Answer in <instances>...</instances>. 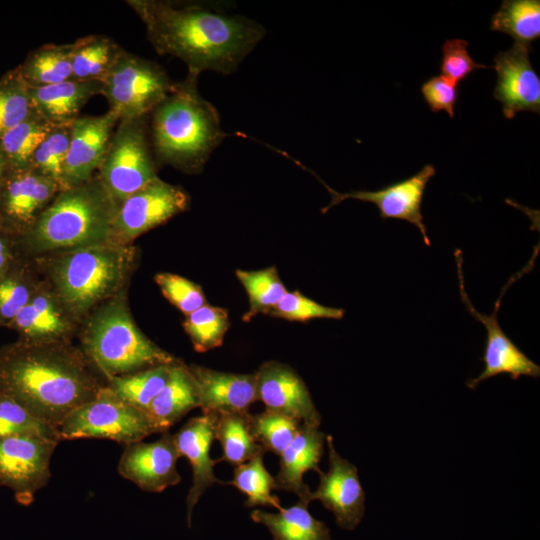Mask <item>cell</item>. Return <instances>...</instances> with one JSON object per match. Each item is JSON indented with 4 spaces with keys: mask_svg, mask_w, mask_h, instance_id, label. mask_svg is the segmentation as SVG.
I'll use <instances>...</instances> for the list:
<instances>
[{
    "mask_svg": "<svg viewBox=\"0 0 540 540\" xmlns=\"http://www.w3.org/2000/svg\"><path fill=\"white\" fill-rule=\"evenodd\" d=\"M146 27L160 55L183 61L188 74L203 71L229 75L265 35L264 27L242 15H231L201 2L127 0Z\"/></svg>",
    "mask_w": 540,
    "mask_h": 540,
    "instance_id": "cell-1",
    "label": "cell"
},
{
    "mask_svg": "<svg viewBox=\"0 0 540 540\" xmlns=\"http://www.w3.org/2000/svg\"><path fill=\"white\" fill-rule=\"evenodd\" d=\"M104 385L82 350L68 341L18 339L0 348V396L57 429Z\"/></svg>",
    "mask_w": 540,
    "mask_h": 540,
    "instance_id": "cell-2",
    "label": "cell"
},
{
    "mask_svg": "<svg viewBox=\"0 0 540 540\" xmlns=\"http://www.w3.org/2000/svg\"><path fill=\"white\" fill-rule=\"evenodd\" d=\"M155 161L186 174L203 171L212 152L230 136L221 128L217 109L198 91V76L175 84L149 114Z\"/></svg>",
    "mask_w": 540,
    "mask_h": 540,
    "instance_id": "cell-3",
    "label": "cell"
},
{
    "mask_svg": "<svg viewBox=\"0 0 540 540\" xmlns=\"http://www.w3.org/2000/svg\"><path fill=\"white\" fill-rule=\"evenodd\" d=\"M119 208L98 175L60 190L32 226L15 242L17 257L54 253L114 242Z\"/></svg>",
    "mask_w": 540,
    "mask_h": 540,
    "instance_id": "cell-4",
    "label": "cell"
},
{
    "mask_svg": "<svg viewBox=\"0 0 540 540\" xmlns=\"http://www.w3.org/2000/svg\"><path fill=\"white\" fill-rule=\"evenodd\" d=\"M135 255L117 242L54 252L47 260L52 291L75 321L82 319L124 290Z\"/></svg>",
    "mask_w": 540,
    "mask_h": 540,
    "instance_id": "cell-5",
    "label": "cell"
},
{
    "mask_svg": "<svg viewBox=\"0 0 540 540\" xmlns=\"http://www.w3.org/2000/svg\"><path fill=\"white\" fill-rule=\"evenodd\" d=\"M124 293L90 313L80 336L84 356L106 380L178 360L137 327Z\"/></svg>",
    "mask_w": 540,
    "mask_h": 540,
    "instance_id": "cell-6",
    "label": "cell"
},
{
    "mask_svg": "<svg viewBox=\"0 0 540 540\" xmlns=\"http://www.w3.org/2000/svg\"><path fill=\"white\" fill-rule=\"evenodd\" d=\"M158 166L154 158L149 115L119 120L108 150L98 169L101 182L120 205L156 178Z\"/></svg>",
    "mask_w": 540,
    "mask_h": 540,
    "instance_id": "cell-7",
    "label": "cell"
},
{
    "mask_svg": "<svg viewBox=\"0 0 540 540\" xmlns=\"http://www.w3.org/2000/svg\"><path fill=\"white\" fill-rule=\"evenodd\" d=\"M175 84L158 63L123 51L101 81V93L119 120L147 116Z\"/></svg>",
    "mask_w": 540,
    "mask_h": 540,
    "instance_id": "cell-8",
    "label": "cell"
},
{
    "mask_svg": "<svg viewBox=\"0 0 540 540\" xmlns=\"http://www.w3.org/2000/svg\"><path fill=\"white\" fill-rule=\"evenodd\" d=\"M61 440L107 439L124 446L156 433L146 413L126 403L106 385L71 412L58 428Z\"/></svg>",
    "mask_w": 540,
    "mask_h": 540,
    "instance_id": "cell-9",
    "label": "cell"
},
{
    "mask_svg": "<svg viewBox=\"0 0 540 540\" xmlns=\"http://www.w3.org/2000/svg\"><path fill=\"white\" fill-rule=\"evenodd\" d=\"M539 246L535 247V252L530 262L517 274L512 276L508 283L503 287L492 314H484L476 310L471 303L469 296L464 287V277L462 273V253L457 249L454 253L457 263L458 279L460 296L467 311L479 322H481L487 331L485 350L481 360L485 367L482 373L476 378L469 379L466 385L470 389H475L482 381L499 374H509L510 378L517 380L521 376H530L537 378L540 376V367L527 357L505 334L498 322L497 314L501 304V299L505 291L519 279L523 274L533 268L534 259L538 254Z\"/></svg>",
    "mask_w": 540,
    "mask_h": 540,
    "instance_id": "cell-10",
    "label": "cell"
},
{
    "mask_svg": "<svg viewBox=\"0 0 540 540\" xmlns=\"http://www.w3.org/2000/svg\"><path fill=\"white\" fill-rule=\"evenodd\" d=\"M59 441L36 433L0 438V486L29 506L50 478V462Z\"/></svg>",
    "mask_w": 540,
    "mask_h": 540,
    "instance_id": "cell-11",
    "label": "cell"
},
{
    "mask_svg": "<svg viewBox=\"0 0 540 540\" xmlns=\"http://www.w3.org/2000/svg\"><path fill=\"white\" fill-rule=\"evenodd\" d=\"M190 198L186 191L159 177L127 197L114 220L113 239L130 244L141 234L186 211Z\"/></svg>",
    "mask_w": 540,
    "mask_h": 540,
    "instance_id": "cell-12",
    "label": "cell"
},
{
    "mask_svg": "<svg viewBox=\"0 0 540 540\" xmlns=\"http://www.w3.org/2000/svg\"><path fill=\"white\" fill-rule=\"evenodd\" d=\"M281 154L313 174L331 194V201L329 205L322 209V213H326L331 207L346 199L370 202L378 207L382 219H401L415 225L419 229L424 243L427 246H430L431 242L427 235V228L421 213V204L426 185L435 175V168L433 165L427 164L415 175L376 191L360 190L339 193L325 184L323 180L302 163L291 158L285 152H281Z\"/></svg>",
    "mask_w": 540,
    "mask_h": 540,
    "instance_id": "cell-13",
    "label": "cell"
},
{
    "mask_svg": "<svg viewBox=\"0 0 540 540\" xmlns=\"http://www.w3.org/2000/svg\"><path fill=\"white\" fill-rule=\"evenodd\" d=\"M59 191L57 182L33 170L11 172L0 189V228L16 242Z\"/></svg>",
    "mask_w": 540,
    "mask_h": 540,
    "instance_id": "cell-14",
    "label": "cell"
},
{
    "mask_svg": "<svg viewBox=\"0 0 540 540\" xmlns=\"http://www.w3.org/2000/svg\"><path fill=\"white\" fill-rule=\"evenodd\" d=\"M118 116H79L70 125V143L60 180V190L80 185L98 171L108 150Z\"/></svg>",
    "mask_w": 540,
    "mask_h": 540,
    "instance_id": "cell-15",
    "label": "cell"
},
{
    "mask_svg": "<svg viewBox=\"0 0 540 540\" xmlns=\"http://www.w3.org/2000/svg\"><path fill=\"white\" fill-rule=\"evenodd\" d=\"M329 468L318 472L319 484L310 494V500H319L331 511L337 525L353 530L362 520L365 511V493L354 464L342 458L334 448L333 438L326 435Z\"/></svg>",
    "mask_w": 540,
    "mask_h": 540,
    "instance_id": "cell-16",
    "label": "cell"
},
{
    "mask_svg": "<svg viewBox=\"0 0 540 540\" xmlns=\"http://www.w3.org/2000/svg\"><path fill=\"white\" fill-rule=\"evenodd\" d=\"M177 452L169 431L154 442H135L124 446L118 473L141 490L160 493L181 481L177 471Z\"/></svg>",
    "mask_w": 540,
    "mask_h": 540,
    "instance_id": "cell-17",
    "label": "cell"
},
{
    "mask_svg": "<svg viewBox=\"0 0 540 540\" xmlns=\"http://www.w3.org/2000/svg\"><path fill=\"white\" fill-rule=\"evenodd\" d=\"M530 44L517 43L494 58L497 81L493 96L502 103L505 118L512 119L518 112L540 113V78L529 54Z\"/></svg>",
    "mask_w": 540,
    "mask_h": 540,
    "instance_id": "cell-18",
    "label": "cell"
},
{
    "mask_svg": "<svg viewBox=\"0 0 540 540\" xmlns=\"http://www.w3.org/2000/svg\"><path fill=\"white\" fill-rule=\"evenodd\" d=\"M258 400L267 409L318 428L321 415L299 374L289 365L267 361L255 372Z\"/></svg>",
    "mask_w": 540,
    "mask_h": 540,
    "instance_id": "cell-19",
    "label": "cell"
},
{
    "mask_svg": "<svg viewBox=\"0 0 540 540\" xmlns=\"http://www.w3.org/2000/svg\"><path fill=\"white\" fill-rule=\"evenodd\" d=\"M216 417L213 414L192 417L173 434L179 457H186L192 469V484L186 497L188 528H191L193 509L202 495L215 483L223 484L214 474L216 460L210 457Z\"/></svg>",
    "mask_w": 540,
    "mask_h": 540,
    "instance_id": "cell-20",
    "label": "cell"
},
{
    "mask_svg": "<svg viewBox=\"0 0 540 540\" xmlns=\"http://www.w3.org/2000/svg\"><path fill=\"white\" fill-rule=\"evenodd\" d=\"M188 367L197 385L202 414L246 413L258 400L255 373L222 372L199 365Z\"/></svg>",
    "mask_w": 540,
    "mask_h": 540,
    "instance_id": "cell-21",
    "label": "cell"
},
{
    "mask_svg": "<svg viewBox=\"0 0 540 540\" xmlns=\"http://www.w3.org/2000/svg\"><path fill=\"white\" fill-rule=\"evenodd\" d=\"M75 320L64 309L53 291L37 286L29 302L7 327L19 339L32 342L68 341Z\"/></svg>",
    "mask_w": 540,
    "mask_h": 540,
    "instance_id": "cell-22",
    "label": "cell"
},
{
    "mask_svg": "<svg viewBox=\"0 0 540 540\" xmlns=\"http://www.w3.org/2000/svg\"><path fill=\"white\" fill-rule=\"evenodd\" d=\"M326 434L318 428L301 425L300 430L279 455V471L276 474V490L294 493L298 499L311 502V491L303 481L309 470L320 472V460L324 453Z\"/></svg>",
    "mask_w": 540,
    "mask_h": 540,
    "instance_id": "cell-23",
    "label": "cell"
},
{
    "mask_svg": "<svg viewBox=\"0 0 540 540\" xmlns=\"http://www.w3.org/2000/svg\"><path fill=\"white\" fill-rule=\"evenodd\" d=\"M29 88V87H28ZM101 93V82L69 80L39 88H29L35 114L52 127L69 126L93 96Z\"/></svg>",
    "mask_w": 540,
    "mask_h": 540,
    "instance_id": "cell-24",
    "label": "cell"
},
{
    "mask_svg": "<svg viewBox=\"0 0 540 540\" xmlns=\"http://www.w3.org/2000/svg\"><path fill=\"white\" fill-rule=\"evenodd\" d=\"M198 407L199 394L196 382L188 365L178 359L171 367L166 384L145 413L156 433H164L188 412Z\"/></svg>",
    "mask_w": 540,
    "mask_h": 540,
    "instance_id": "cell-25",
    "label": "cell"
},
{
    "mask_svg": "<svg viewBox=\"0 0 540 540\" xmlns=\"http://www.w3.org/2000/svg\"><path fill=\"white\" fill-rule=\"evenodd\" d=\"M308 501L282 508L278 513L254 510L251 519L264 525L274 540H332L326 524L308 511Z\"/></svg>",
    "mask_w": 540,
    "mask_h": 540,
    "instance_id": "cell-26",
    "label": "cell"
},
{
    "mask_svg": "<svg viewBox=\"0 0 540 540\" xmlns=\"http://www.w3.org/2000/svg\"><path fill=\"white\" fill-rule=\"evenodd\" d=\"M29 88L75 80L71 67V43H49L31 51L17 66Z\"/></svg>",
    "mask_w": 540,
    "mask_h": 540,
    "instance_id": "cell-27",
    "label": "cell"
},
{
    "mask_svg": "<svg viewBox=\"0 0 540 540\" xmlns=\"http://www.w3.org/2000/svg\"><path fill=\"white\" fill-rule=\"evenodd\" d=\"M124 49L104 35H88L71 43V67L75 80L101 82Z\"/></svg>",
    "mask_w": 540,
    "mask_h": 540,
    "instance_id": "cell-28",
    "label": "cell"
},
{
    "mask_svg": "<svg viewBox=\"0 0 540 540\" xmlns=\"http://www.w3.org/2000/svg\"><path fill=\"white\" fill-rule=\"evenodd\" d=\"M250 413L230 412L218 414L215 421L214 436L223 454L216 460L231 466H238L265 450L253 438L250 428Z\"/></svg>",
    "mask_w": 540,
    "mask_h": 540,
    "instance_id": "cell-29",
    "label": "cell"
},
{
    "mask_svg": "<svg viewBox=\"0 0 540 540\" xmlns=\"http://www.w3.org/2000/svg\"><path fill=\"white\" fill-rule=\"evenodd\" d=\"M173 364L115 376L106 380L105 385L121 400L145 412L166 384Z\"/></svg>",
    "mask_w": 540,
    "mask_h": 540,
    "instance_id": "cell-30",
    "label": "cell"
},
{
    "mask_svg": "<svg viewBox=\"0 0 540 540\" xmlns=\"http://www.w3.org/2000/svg\"><path fill=\"white\" fill-rule=\"evenodd\" d=\"M52 128L33 114L0 138V148L11 172L31 170L33 154Z\"/></svg>",
    "mask_w": 540,
    "mask_h": 540,
    "instance_id": "cell-31",
    "label": "cell"
},
{
    "mask_svg": "<svg viewBox=\"0 0 540 540\" xmlns=\"http://www.w3.org/2000/svg\"><path fill=\"white\" fill-rule=\"evenodd\" d=\"M490 29L510 35L517 43L530 44L540 37V1L504 0L491 18Z\"/></svg>",
    "mask_w": 540,
    "mask_h": 540,
    "instance_id": "cell-32",
    "label": "cell"
},
{
    "mask_svg": "<svg viewBox=\"0 0 540 540\" xmlns=\"http://www.w3.org/2000/svg\"><path fill=\"white\" fill-rule=\"evenodd\" d=\"M260 453L250 460L234 467L233 479L223 484L232 485L247 495L244 505L248 508L255 506L282 509L278 497L272 495L276 490L275 478L267 471Z\"/></svg>",
    "mask_w": 540,
    "mask_h": 540,
    "instance_id": "cell-33",
    "label": "cell"
},
{
    "mask_svg": "<svg viewBox=\"0 0 540 540\" xmlns=\"http://www.w3.org/2000/svg\"><path fill=\"white\" fill-rule=\"evenodd\" d=\"M236 276L249 297L250 307L242 317L244 322L257 314H268L287 292L274 266L258 271L238 269Z\"/></svg>",
    "mask_w": 540,
    "mask_h": 540,
    "instance_id": "cell-34",
    "label": "cell"
},
{
    "mask_svg": "<svg viewBox=\"0 0 540 540\" xmlns=\"http://www.w3.org/2000/svg\"><path fill=\"white\" fill-rule=\"evenodd\" d=\"M229 326L227 310L208 304L186 315L183 323L195 351L200 353L220 347Z\"/></svg>",
    "mask_w": 540,
    "mask_h": 540,
    "instance_id": "cell-35",
    "label": "cell"
},
{
    "mask_svg": "<svg viewBox=\"0 0 540 540\" xmlns=\"http://www.w3.org/2000/svg\"><path fill=\"white\" fill-rule=\"evenodd\" d=\"M249 419L254 440L265 452L277 456L288 446L302 425L297 419L267 408L261 413H250Z\"/></svg>",
    "mask_w": 540,
    "mask_h": 540,
    "instance_id": "cell-36",
    "label": "cell"
},
{
    "mask_svg": "<svg viewBox=\"0 0 540 540\" xmlns=\"http://www.w3.org/2000/svg\"><path fill=\"white\" fill-rule=\"evenodd\" d=\"M34 113L29 88L18 67L0 78V138Z\"/></svg>",
    "mask_w": 540,
    "mask_h": 540,
    "instance_id": "cell-37",
    "label": "cell"
},
{
    "mask_svg": "<svg viewBox=\"0 0 540 540\" xmlns=\"http://www.w3.org/2000/svg\"><path fill=\"white\" fill-rule=\"evenodd\" d=\"M27 269L22 259L17 258L8 272L0 278V326L9 325L37 288Z\"/></svg>",
    "mask_w": 540,
    "mask_h": 540,
    "instance_id": "cell-38",
    "label": "cell"
},
{
    "mask_svg": "<svg viewBox=\"0 0 540 540\" xmlns=\"http://www.w3.org/2000/svg\"><path fill=\"white\" fill-rule=\"evenodd\" d=\"M70 143V127H53L33 154L31 170L58 183Z\"/></svg>",
    "mask_w": 540,
    "mask_h": 540,
    "instance_id": "cell-39",
    "label": "cell"
},
{
    "mask_svg": "<svg viewBox=\"0 0 540 540\" xmlns=\"http://www.w3.org/2000/svg\"><path fill=\"white\" fill-rule=\"evenodd\" d=\"M36 433L61 441L58 429L34 417L10 398L0 396V438Z\"/></svg>",
    "mask_w": 540,
    "mask_h": 540,
    "instance_id": "cell-40",
    "label": "cell"
},
{
    "mask_svg": "<svg viewBox=\"0 0 540 540\" xmlns=\"http://www.w3.org/2000/svg\"><path fill=\"white\" fill-rule=\"evenodd\" d=\"M344 314L343 309L324 306L299 291H287L267 315L288 321L306 322L313 319L340 320Z\"/></svg>",
    "mask_w": 540,
    "mask_h": 540,
    "instance_id": "cell-41",
    "label": "cell"
},
{
    "mask_svg": "<svg viewBox=\"0 0 540 540\" xmlns=\"http://www.w3.org/2000/svg\"><path fill=\"white\" fill-rule=\"evenodd\" d=\"M155 282L164 297L185 315L207 304L202 288L182 276L159 273L155 276Z\"/></svg>",
    "mask_w": 540,
    "mask_h": 540,
    "instance_id": "cell-42",
    "label": "cell"
},
{
    "mask_svg": "<svg viewBox=\"0 0 540 540\" xmlns=\"http://www.w3.org/2000/svg\"><path fill=\"white\" fill-rule=\"evenodd\" d=\"M469 43L463 39L446 40L442 46V76L458 84L476 69L492 68L476 63L467 51Z\"/></svg>",
    "mask_w": 540,
    "mask_h": 540,
    "instance_id": "cell-43",
    "label": "cell"
},
{
    "mask_svg": "<svg viewBox=\"0 0 540 540\" xmlns=\"http://www.w3.org/2000/svg\"><path fill=\"white\" fill-rule=\"evenodd\" d=\"M421 93L431 111L444 110L453 118L455 106L458 101V84L448 80L442 75L434 76L421 86Z\"/></svg>",
    "mask_w": 540,
    "mask_h": 540,
    "instance_id": "cell-44",
    "label": "cell"
},
{
    "mask_svg": "<svg viewBox=\"0 0 540 540\" xmlns=\"http://www.w3.org/2000/svg\"><path fill=\"white\" fill-rule=\"evenodd\" d=\"M15 240L0 228V278H2L17 259Z\"/></svg>",
    "mask_w": 540,
    "mask_h": 540,
    "instance_id": "cell-45",
    "label": "cell"
},
{
    "mask_svg": "<svg viewBox=\"0 0 540 540\" xmlns=\"http://www.w3.org/2000/svg\"><path fill=\"white\" fill-rule=\"evenodd\" d=\"M10 173H11L10 167L0 148V189L3 183L5 182V180L7 179V177L10 175Z\"/></svg>",
    "mask_w": 540,
    "mask_h": 540,
    "instance_id": "cell-46",
    "label": "cell"
}]
</instances>
